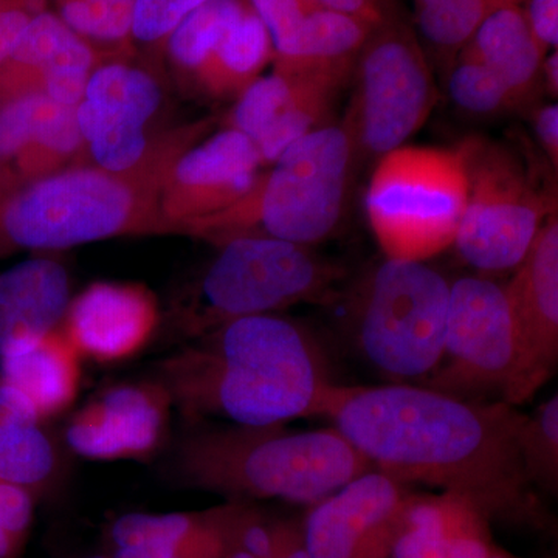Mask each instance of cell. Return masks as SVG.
Segmentation results:
<instances>
[{
  "instance_id": "21",
  "label": "cell",
  "mask_w": 558,
  "mask_h": 558,
  "mask_svg": "<svg viewBox=\"0 0 558 558\" xmlns=\"http://www.w3.org/2000/svg\"><path fill=\"white\" fill-rule=\"evenodd\" d=\"M116 548H145L183 558H226L227 505L204 512L128 513L110 529Z\"/></svg>"
},
{
  "instance_id": "29",
  "label": "cell",
  "mask_w": 558,
  "mask_h": 558,
  "mask_svg": "<svg viewBox=\"0 0 558 558\" xmlns=\"http://www.w3.org/2000/svg\"><path fill=\"white\" fill-rule=\"evenodd\" d=\"M248 10L244 0H207L168 36V53L183 72L196 73L231 25Z\"/></svg>"
},
{
  "instance_id": "20",
  "label": "cell",
  "mask_w": 558,
  "mask_h": 558,
  "mask_svg": "<svg viewBox=\"0 0 558 558\" xmlns=\"http://www.w3.org/2000/svg\"><path fill=\"white\" fill-rule=\"evenodd\" d=\"M83 357L61 328L0 357V385L27 403L40 422L72 409L83 379Z\"/></svg>"
},
{
  "instance_id": "42",
  "label": "cell",
  "mask_w": 558,
  "mask_h": 558,
  "mask_svg": "<svg viewBox=\"0 0 558 558\" xmlns=\"http://www.w3.org/2000/svg\"><path fill=\"white\" fill-rule=\"evenodd\" d=\"M312 2L322 9L340 11V13L351 14V16L360 17L365 22L376 17L373 0H312Z\"/></svg>"
},
{
  "instance_id": "22",
  "label": "cell",
  "mask_w": 558,
  "mask_h": 558,
  "mask_svg": "<svg viewBox=\"0 0 558 558\" xmlns=\"http://www.w3.org/2000/svg\"><path fill=\"white\" fill-rule=\"evenodd\" d=\"M473 36L469 57L505 83L517 106L526 102L538 86L543 68V47L532 35L526 16L515 7H499L484 17Z\"/></svg>"
},
{
  "instance_id": "31",
  "label": "cell",
  "mask_w": 558,
  "mask_h": 558,
  "mask_svg": "<svg viewBox=\"0 0 558 558\" xmlns=\"http://www.w3.org/2000/svg\"><path fill=\"white\" fill-rule=\"evenodd\" d=\"M418 25L425 38L439 47L461 46L492 11L509 0H417Z\"/></svg>"
},
{
  "instance_id": "4",
  "label": "cell",
  "mask_w": 558,
  "mask_h": 558,
  "mask_svg": "<svg viewBox=\"0 0 558 558\" xmlns=\"http://www.w3.org/2000/svg\"><path fill=\"white\" fill-rule=\"evenodd\" d=\"M368 470H374L369 462L333 427H197L174 454L175 475L186 486L301 505L328 498Z\"/></svg>"
},
{
  "instance_id": "30",
  "label": "cell",
  "mask_w": 558,
  "mask_h": 558,
  "mask_svg": "<svg viewBox=\"0 0 558 558\" xmlns=\"http://www.w3.org/2000/svg\"><path fill=\"white\" fill-rule=\"evenodd\" d=\"M299 80L289 73L275 70L267 76H259L238 97L231 110L229 128L258 142L271 124L289 108L296 94Z\"/></svg>"
},
{
  "instance_id": "24",
  "label": "cell",
  "mask_w": 558,
  "mask_h": 558,
  "mask_svg": "<svg viewBox=\"0 0 558 558\" xmlns=\"http://www.w3.org/2000/svg\"><path fill=\"white\" fill-rule=\"evenodd\" d=\"M366 22L351 14L315 9L307 14L293 57L277 61L275 70L322 76L341 86L349 61L365 43Z\"/></svg>"
},
{
  "instance_id": "15",
  "label": "cell",
  "mask_w": 558,
  "mask_h": 558,
  "mask_svg": "<svg viewBox=\"0 0 558 558\" xmlns=\"http://www.w3.org/2000/svg\"><path fill=\"white\" fill-rule=\"evenodd\" d=\"M159 325V301L148 288L98 281L70 300L61 330L81 357L112 365L138 355Z\"/></svg>"
},
{
  "instance_id": "46",
  "label": "cell",
  "mask_w": 558,
  "mask_h": 558,
  "mask_svg": "<svg viewBox=\"0 0 558 558\" xmlns=\"http://www.w3.org/2000/svg\"><path fill=\"white\" fill-rule=\"evenodd\" d=\"M488 558H512V557L508 556V554H506V553H502V550L497 549Z\"/></svg>"
},
{
  "instance_id": "16",
  "label": "cell",
  "mask_w": 558,
  "mask_h": 558,
  "mask_svg": "<svg viewBox=\"0 0 558 558\" xmlns=\"http://www.w3.org/2000/svg\"><path fill=\"white\" fill-rule=\"evenodd\" d=\"M100 54L57 13L40 11L0 68V100L43 95L62 106H78Z\"/></svg>"
},
{
  "instance_id": "11",
  "label": "cell",
  "mask_w": 558,
  "mask_h": 558,
  "mask_svg": "<svg viewBox=\"0 0 558 558\" xmlns=\"http://www.w3.org/2000/svg\"><path fill=\"white\" fill-rule=\"evenodd\" d=\"M435 81L421 51L399 36L379 39L360 62L347 126L355 154L380 157L416 134L436 105Z\"/></svg>"
},
{
  "instance_id": "40",
  "label": "cell",
  "mask_w": 558,
  "mask_h": 558,
  "mask_svg": "<svg viewBox=\"0 0 558 558\" xmlns=\"http://www.w3.org/2000/svg\"><path fill=\"white\" fill-rule=\"evenodd\" d=\"M271 558H310L304 545L301 523L292 520L274 521V556Z\"/></svg>"
},
{
  "instance_id": "32",
  "label": "cell",
  "mask_w": 558,
  "mask_h": 558,
  "mask_svg": "<svg viewBox=\"0 0 558 558\" xmlns=\"http://www.w3.org/2000/svg\"><path fill=\"white\" fill-rule=\"evenodd\" d=\"M524 465L535 486L553 492L558 483V399L546 400L524 418L520 433Z\"/></svg>"
},
{
  "instance_id": "35",
  "label": "cell",
  "mask_w": 558,
  "mask_h": 558,
  "mask_svg": "<svg viewBox=\"0 0 558 558\" xmlns=\"http://www.w3.org/2000/svg\"><path fill=\"white\" fill-rule=\"evenodd\" d=\"M62 105L43 95H17L0 100V174L25 148L47 117Z\"/></svg>"
},
{
  "instance_id": "9",
  "label": "cell",
  "mask_w": 558,
  "mask_h": 558,
  "mask_svg": "<svg viewBox=\"0 0 558 558\" xmlns=\"http://www.w3.org/2000/svg\"><path fill=\"white\" fill-rule=\"evenodd\" d=\"M457 149L468 174V202L453 245L475 269H513L553 216V201L499 143L470 137Z\"/></svg>"
},
{
  "instance_id": "18",
  "label": "cell",
  "mask_w": 558,
  "mask_h": 558,
  "mask_svg": "<svg viewBox=\"0 0 558 558\" xmlns=\"http://www.w3.org/2000/svg\"><path fill=\"white\" fill-rule=\"evenodd\" d=\"M490 524L475 502L450 492L410 495L388 558H488L498 549Z\"/></svg>"
},
{
  "instance_id": "25",
  "label": "cell",
  "mask_w": 558,
  "mask_h": 558,
  "mask_svg": "<svg viewBox=\"0 0 558 558\" xmlns=\"http://www.w3.org/2000/svg\"><path fill=\"white\" fill-rule=\"evenodd\" d=\"M269 32L252 9L234 22L194 73L202 89L216 98L240 97L271 57Z\"/></svg>"
},
{
  "instance_id": "41",
  "label": "cell",
  "mask_w": 558,
  "mask_h": 558,
  "mask_svg": "<svg viewBox=\"0 0 558 558\" xmlns=\"http://www.w3.org/2000/svg\"><path fill=\"white\" fill-rule=\"evenodd\" d=\"M535 132L554 165L558 163V106L546 105L535 113Z\"/></svg>"
},
{
  "instance_id": "38",
  "label": "cell",
  "mask_w": 558,
  "mask_h": 558,
  "mask_svg": "<svg viewBox=\"0 0 558 558\" xmlns=\"http://www.w3.org/2000/svg\"><path fill=\"white\" fill-rule=\"evenodd\" d=\"M204 2L207 0H134L132 36L146 44L160 43Z\"/></svg>"
},
{
  "instance_id": "2",
  "label": "cell",
  "mask_w": 558,
  "mask_h": 558,
  "mask_svg": "<svg viewBox=\"0 0 558 558\" xmlns=\"http://www.w3.org/2000/svg\"><path fill=\"white\" fill-rule=\"evenodd\" d=\"M157 380L186 421L284 425L315 416L328 369L317 343L278 315L233 319L186 341L160 363Z\"/></svg>"
},
{
  "instance_id": "39",
  "label": "cell",
  "mask_w": 558,
  "mask_h": 558,
  "mask_svg": "<svg viewBox=\"0 0 558 558\" xmlns=\"http://www.w3.org/2000/svg\"><path fill=\"white\" fill-rule=\"evenodd\" d=\"M526 20L532 35L543 49L557 47L558 0H532Z\"/></svg>"
},
{
  "instance_id": "10",
  "label": "cell",
  "mask_w": 558,
  "mask_h": 558,
  "mask_svg": "<svg viewBox=\"0 0 558 558\" xmlns=\"http://www.w3.org/2000/svg\"><path fill=\"white\" fill-rule=\"evenodd\" d=\"M427 384L458 398L494 392L513 407L535 395L505 286L475 277L451 284L444 355Z\"/></svg>"
},
{
  "instance_id": "49",
  "label": "cell",
  "mask_w": 558,
  "mask_h": 558,
  "mask_svg": "<svg viewBox=\"0 0 558 558\" xmlns=\"http://www.w3.org/2000/svg\"><path fill=\"white\" fill-rule=\"evenodd\" d=\"M105 2H119V0H105Z\"/></svg>"
},
{
  "instance_id": "26",
  "label": "cell",
  "mask_w": 558,
  "mask_h": 558,
  "mask_svg": "<svg viewBox=\"0 0 558 558\" xmlns=\"http://www.w3.org/2000/svg\"><path fill=\"white\" fill-rule=\"evenodd\" d=\"M78 106H60L39 124L13 163V172L0 191L35 182L73 167L86 150L76 120Z\"/></svg>"
},
{
  "instance_id": "5",
  "label": "cell",
  "mask_w": 558,
  "mask_h": 558,
  "mask_svg": "<svg viewBox=\"0 0 558 558\" xmlns=\"http://www.w3.org/2000/svg\"><path fill=\"white\" fill-rule=\"evenodd\" d=\"M355 148L347 123L293 142L231 207L191 223L189 236L222 245L258 236L312 245L339 226Z\"/></svg>"
},
{
  "instance_id": "27",
  "label": "cell",
  "mask_w": 558,
  "mask_h": 558,
  "mask_svg": "<svg viewBox=\"0 0 558 558\" xmlns=\"http://www.w3.org/2000/svg\"><path fill=\"white\" fill-rule=\"evenodd\" d=\"M76 120L87 154L97 167L112 172L130 171L148 157L157 137L146 135V126L110 113L83 100Z\"/></svg>"
},
{
  "instance_id": "7",
  "label": "cell",
  "mask_w": 558,
  "mask_h": 558,
  "mask_svg": "<svg viewBox=\"0 0 558 558\" xmlns=\"http://www.w3.org/2000/svg\"><path fill=\"white\" fill-rule=\"evenodd\" d=\"M465 202L458 149L400 146L371 175L366 215L387 258L425 260L453 245Z\"/></svg>"
},
{
  "instance_id": "12",
  "label": "cell",
  "mask_w": 558,
  "mask_h": 558,
  "mask_svg": "<svg viewBox=\"0 0 558 558\" xmlns=\"http://www.w3.org/2000/svg\"><path fill=\"white\" fill-rule=\"evenodd\" d=\"M410 495L405 484L379 470L349 481L312 505L301 523L310 558H388Z\"/></svg>"
},
{
  "instance_id": "23",
  "label": "cell",
  "mask_w": 558,
  "mask_h": 558,
  "mask_svg": "<svg viewBox=\"0 0 558 558\" xmlns=\"http://www.w3.org/2000/svg\"><path fill=\"white\" fill-rule=\"evenodd\" d=\"M58 451L44 422L24 400L0 385V478L36 495L53 478Z\"/></svg>"
},
{
  "instance_id": "33",
  "label": "cell",
  "mask_w": 558,
  "mask_h": 558,
  "mask_svg": "<svg viewBox=\"0 0 558 558\" xmlns=\"http://www.w3.org/2000/svg\"><path fill=\"white\" fill-rule=\"evenodd\" d=\"M58 16L76 35L98 43H119L132 35L134 0H57Z\"/></svg>"
},
{
  "instance_id": "36",
  "label": "cell",
  "mask_w": 558,
  "mask_h": 558,
  "mask_svg": "<svg viewBox=\"0 0 558 558\" xmlns=\"http://www.w3.org/2000/svg\"><path fill=\"white\" fill-rule=\"evenodd\" d=\"M35 492L0 478V558H17L28 542L35 517Z\"/></svg>"
},
{
  "instance_id": "34",
  "label": "cell",
  "mask_w": 558,
  "mask_h": 558,
  "mask_svg": "<svg viewBox=\"0 0 558 558\" xmlns=\"http://www.w3.org/2000/svg\"><path fill=\"white\" fill-rule=\"evenodd\" d=\"M449 92L459 108L476 116H494L517 106L505 83L469 54L451 73Z\"/></svg>"
},
{
  "instance_id": "48",
  "label": "cell",
  "mask_w": 558,
  "mask_h": 558,
  "mask_svg": "<svg viewBox=\"0 0 558 558\" xmlns=\"http://www.w3.org/2000/svg\"><path fill=\"white\" fill-rule=\"evenodd\" d=\"M89 558H112V557L95 556V557H89Z\"/></svg>"
},
{
  "instance_id": "28",
  "label": "cell",
  "mask_w": 558,
  "mask_h": 558,
  "mask_svg": "<svg viewBox=\"0 0 558 558\" xmlns=\"http://www.w3.org/2000/svg\"><path fill=\"white\" fill-rule=\"evenodd\" d=\"M84 100L146 126L160 108L161 92L149 73L110 62L90 73Z\"/></svg>"
},
{
  "instance_id": "44",
  "label": "cell",
  "mask_w": 558,
  "mask_h": 558,
  "mask_svg": "<svg viewBox=\"0 0 558 558\" xmlns=\"http://www.w3.org/2000/svg\"><path fill=\"white\" fill-rule=\"evenodd\" d=\"M542 73H545L546 86H548L549 94L557 97L558 90V57L557 53L550 54L545 64H543Z\"/></svg>"
},
{
  "instance_id": "14",
  "label": "cell",
  "mask_w": 558,
  "mask_h": 558,
  "mask_svg": "<svg viewBox=\"0 0 558 558\" xmlns=\"http://www.w3.org/2000/svg\"><path fill=\"white\" fill-rule=\"evenodd\" d=\"M172 409L157 379L113 385L70 417L65 442L90 461H145L163 447Z\"/></svg>"
},
{
  "instance_id": "17",
  "label": "cell",
  "mask_w": 558,
  "mask_h": 558,
  "mask_svg": "<svg viewBox=\"0 0 558 558\" xmlns=\"http://www.w3.org/2000/svg\"><path fill=\"white\" fill-rule=\"evenodd\" d=\"M505 286L519 328L534 392L558 359V222L556 213L538 231L527 255Z\"/></svg>"
},
{
  "instance_id": "8",
  "label": "cell",
  "mask_w": 558,
  "mask_h": 558,
  "mask_svg": "<svg viewBox=\"0 0 558 558\" xmlns=\"http://www.w3.org/2000/svg\"><path fill=\"white\" fill-rule=\"evenodd\" d=\"M449 281L425 260L389 259L360 286L355 339L363 355L395 379L428 377L444 355Z\"/></svg>"
},
{
  "instance_id": "19",
  "label": "cell",
  "mask_w": 558,
  "mask_h": 558,
  "mask_svg": "<svg viewBox=\"0 0 558 558\" xmlns=\"http://www.w3.org/2000/svg\"><path fill=\"white\" fill-rule=\"evenodd\" d=\"M70 304L69 271L49 258L16 264L0 275V357L61 328Z\"/></svg>"
},
{
  "instance_id": "1",
  "label": "cell",
  "mask_w": 558,
  "mask_h": 558,
  "mask_svg": "<svg viewBox=\"0 0 558 558\" xmlns=\"http://www.w3.org/2000/svg\"><path fill=\"white\" fill-rule=\"evenodd\" d=\"M315 416L400 484L421 483L475 502L490 521L545 529L520 449L524 414L502 400L476 402L428 387L330 385Z\"/></svg>"
},
{
  "instance_id": "13",
  "label": "cell",
  "mask_w": 558,
  "mask_h": 558,
  "mask_svg": "<svg viewBox=\"0 0 558 558\" xmlns=\"http://www.w3.org/2000/svg\"><path fill=\"white\" fill-rule=\"evenodd\" d=\"M260 157L240 131L218 132L186 149L172 165L160 191L159 211L171 234L231 207L255 185Z\"/></svg>"
},
{
  "instance_id": "45",
  "label": "cell",
  "mask_w": 558,
  "mask_h": 558,
  "mask_svg": "<svg viewBox=\"0 0 558 558\" xmlns=\"http://www.w3.org/2000/svg\"><path fill=\"white\" fill-rule=\"evenodd\" d=\"M226 558H258L252 556V554L245 553V550L233 548V546H229V550H227Z\"/></svg>"
},
{
  "instance_id": "37",
  "label": "cell",
  "mask_w": 558,
  "mask_h": 558,
  "mask_svg": "<svg viewBox=\"0 0 558 558\" xmlns=\"http://www.w3.org/2000/svg\"><path fill=\"white\" fill-rule=\"evenodd\" d=\"M250 3L269 32L277 61L290 60L307 14L318 5L312 0H250Z\"/></svg>"
},
{
  "instance_id": "43",
  "label": "cell",
  "mask_w": 558,
  "mask_h": 558,
  "mask_svg": "<svg viewBox=\"0 0 558 558\" xmlns=\"http://www.w3.org/2000/svg\"><path fill=\"white\" fill-rule=\"evenodd\" d=\"M112 558H183L174 554L145 548H116Z\"/></svg>"
},
{
  "instance_id": "47",
  "label": "cell",
  "mask_w": 558,
  "mask_h": 558,
  "mask_svg": "<svg viewBox=\"0 0 558 558\" xmlns=\"http://www.w3.org/2000/svg\"><path fill=\"white\" fill-rule=\"evenodd\" d=\"M9 2V0H0V9H2L5 3Z\"/></svg>"
},
{
  "instance_id": "3",
  "label": "cell",
  "mask_w": 558,
  "mask_h": 558,
  "mask_svg": "<svg viewBox=\"0 0 558 558\" xmlns=\"http://www.w3.org/2000/svg\"><path fill=\"white\" fill-rule=\"evenodd\" d=\"M211 126L213 120L205 119L160 135L148 157L130 171L73 165L0 191V256L171 234L159 211L161 186L174 161Z\"/></svg>"
},
{
  "instance_id": "6",
  "label": "cell",
  "mask_w": 558,
  "mask_h": 558,
  "mask_svg": "<svg viewBox=\"0 0 558 558\" xmlns=\"http://www.w3.org/2000/svg\"><path fill=\"white\" fill-rule=\"evenodd\" d=\"M343 269L318 258L306 245L271 238H236L180 296L172 328L190 341L226 323L295 306L322 303L343 278Z\"/></svg>"
}]
</instances>
